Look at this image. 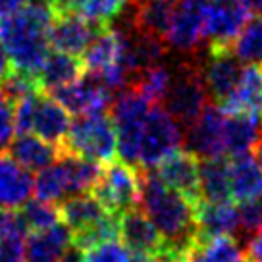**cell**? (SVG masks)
Wrapping results in <instances>:
<instances>
[{
	"label": "cell",
	"mask_w": 262,
	"mask_h": 262,
	"mask_svg": "<svg viewBox=\"0 0 262 262\" xmlns=\"http://www.w3.org/2000/svg\"><path fill=\"white\" fill-rule=\"evenodd\" d=\"M83 68L87 74L98 75L112 68H123L127 74V66L123 62V39L116 27H100L95 39L81 54Z\"/></svg>",
	"instance_id": "2e32d148"
},
{
	"label": "cell",
	"mask_w": 262,
	"mask_h": 262,
	"mask_svg": "<svg viewBox=\"0 0 262 262\" xmlns=\"http://www.w3.org/2000/svg\"><path fill=\"white\" fill-rule=\"evenodd\" d=\"M10 156L27 172H41L56 160L62 148L41 139L35 133H17V137L10 143Z\"/></svg>",
	"instance_id": "7402d4cb"
},
{
	"label": "cell",
	"mask_w": 262,
	"mask_h": 262,
	"mask_svg": "<svg viewBox=\"0 0 262 262\" xmlns=\"http://www.w3.org/2000/svg\"><path fill=\"white\" fill-rule=\"evenodd\" d=\"M102 166L81 156L60 152L54 162L37 173L33 183V193L39 201L64 203L66 199L83 193H91L97 185Z\"/></svg>",
	"instance_id": "7a4b0ae2"
},
{
	"label": "cell",
	"mask_w": 262,
	"mask_h": 262,
	"mask_svg": "<svg viewBox=\"0 0 262 262\" xmlns=\"http://www.w3.org/2000/svg\"><path fill=\"white\" fill-rule=\"evenodd\" d=\"M33 183L31 172L19 166L10 155L0 152V208H21L33 195Z\"/></svg>",
	"instance_id": "ffe728a7"
},
{
	"label": "cell",
	"mask_w": 262,
	"mask_h": 262,
	"mask_svg": "<svg viewBox=\"0 0 262 262\" xmlns=\"http://www.w3.org/2000/svg\"><path fill=\"white\" fill-rule=\"evenodd\" d=\"M129 249L122 241L106 239L83 249V262H127Z\"/></svg>",
	"instance_id": "836d02e7"
},
{
	"label": "cell",
	"mask_w": 262,
	"mask_h": 262,
	"mask_svg": "<svg viewBox=\"0 0 262 262\" xmlns=\"http://www.w3.org/2000/svg\"><path fill=\"white\" fill-rule=\"evenodd\" d=\"M83 74H85V68L79 58L60 52V50H52L49 52L39 72V85L42 91L49 93L58 87H64L68 83H74Z\"/></svg>",
	"instance_id": "4316f807"
},
{
	"label": "cell",
	"mask_w": 262,
	"mask_h": 262,
	"mask_svg": "<svg viewBox=\"0 0 262 262\" xmlns=\"http://www.w3.org/2000/svg\"><path fill=\"white\" fill-rule=\"evenodd\" d=\"M127 262H172L168 256L164 254H145V253H131L127 256Z\"/></svg>",
	"instance_id": "60d3db41"
},
{
	"label": "cell",
	"mask_w": 262,
	"mask_h": 262,
	"mask_svg": "<svg viewBox=\"0 0 262 262\" xmlns=\"http://www.w3.org/2000/svg\"><path fill=\"white\" fill-rule=\"evenodd\" d=\"M224 118L226 112L218 104L208 102L201 116L183 127L185 150L193 152L196 158H216L226 156L224 148Z\"/></svg>",
	"instance_id": "30bf717a"
},
{
	"label": "cell",
	"mask_w": 262,
	"mask_h": 262,
	"mask_svg": "<svg viewBox=\"0 0 262 262\" xmlns=\"http://www.w3.org/2000/svg\"><path fill=\"white\" fill-rule=\"evenodd\" d=\"M181 141L183 135L180 123L173 120V116L162 104H152L143 127L139 166L156 168L166 156H170L180 148Z\"/></svg>",
	"instance_id": "52a82bcc"
},
{
	"label": "cell",
	"mask_w": 262,
	"mask_h": 262,
	"mask_svg": "<svg viewBox=\"0 0 262 262\" xmlns=\"http://www.w3.org/2000/svg\"><path fill=\"white\" fill-rule=\"evenodd\" d=\"M205 56L206 52H203V49L196 50L191 56H181L180 62L172 68V79L166 91V97L160 102L183 127H187L193 120H196L210 102L203 79Z\"/></svg>",
	"instance_id": "3957f363"
},
{
	"label": "cell",
	"mask_w": 262,
	"mask_h": 262,
	"mask_svg": "<svg viewBox=\"0 0 262 262\" xmlns=\"http://www.w3.org/2000/svg\"><path fill=\"white\" fill-rule=\"evenodd\" d=\"M70 125H72L70 112L47 91H39L37 93V102H35L31 133L60 147L64 143L66 135H68Z\"/></svg>",
	"instance_id": "e0dca14e"
},
{
	"label": "cell",
	"mask_w": 262,
	"mask_h": 262,
	"mask_svg": "<svg viewBox=\"0 0 262 262\" xmlns=\"http://www.w3.org/2000/svg\"><path fill=\"white\" fill-rule=\"evenodd\" d=\"M262 133V118L253 114H226L224 118V148L226 155L237 156L251 152Z\"/></svg>",
	"instance_id": "d4e9b609"
},
{
	"label": "cell",
	"mask_w": 262,
	"mask_h": 262,
	"mask_svg": "<svg viewBox=\"0 0 262 262\" xmlns=\"http://www.w3.org/2000/svg\"><path fill=\"white\" fill-rule=\"evenodd\" d=\"M226 114H253L262 118V66H245L233 95L222 104Z\"/></svg>",
	"instance_id": "cb8c5ba5"
},
{
	"label": "cell",
	"mask_w": 262,
	"mask_h": 262,
	"mask_svg": "<svg viewBox=\"0 0 262 262\" xmlns=\"http://www.w3.org/2000/svg\"><path fill=\"white\" fill-rule=\"evenodd\" d=\"M24 222L19 218V214L6 210V208H0V239L14 235V233H25Z\"/></svg>",
	"instance_id": "8d00e7d4"
},
{
	"label": "cell",
	"mask_w": 262,
	"mask_h": 262,
	"mask_svg": "<svg viewBox=\"0 0 262 262\" xmlns=\"http://www.w3.org/2000/svg\"><path fill=\"white\" fill-rule=\"evenodd\" d=\"M14 131V100L0 83V152L10 147Z\"/></svg>",
	"instance_id": "e575fe53"
},
{
	"label": "cell",
	"mask_w": 262,
	"mask_h": 262,
	"mask_svg": "<svg viewBox=\"0 0 262 262\" xmlns=\"http://www.w3.org/2000/svg\"><path fill=\"white\" fill-rule=\"evenodd\" d=\"M247 262H262V256H256V258H247Z\"/></svg>",
	"instance_id": "ee69618b"
},
{
	"label": "cell",
	"mask_w": 262,
	"mask_h": 262,
	"mask_svg": "<svg viewBox=\"0 0 262 262\" xmlns=\"http://www.w3.org/2000/svg\"><path fill=\"white\" fill-rule=\"evenodd\" d=\"M239 241L247 245L262 229V195L245 203H239Z\"/></svg>",
	"instance_id": "d6a6232c"
},
{
	"label": "cell",
	"mask_w": 262,
	"mask_h": 262,
	"mask_svg": "<svg viewBox=\"0 0 262 262\" xmlns=\"http://www.w3.org/2000/svg\"><path fill=\"white\" fill-rule=\"evenodd\" d=\"M180 262H247V249L233 235L199 237Z\"/></svg>",
	"instance_id": "44dd1931"
},
{
	"label": "cell",
	"mask_w": 262,
	"mask_h": 262,
	"mask_svg": "<svg viewBox=\"0 0 262 262\" xmlns=\"http://www.w3.org/2000/svg\"><path fill=\"white\" fill-rule=\"evenodd\" d=\"M139 208L162 235L164 251L160 254L180 262L185 251L199 239L195 203L166 185L152 168H143Z\"/></svg>",
	"instance_id": "6da1fadb"
},
{
	"label": "cell",
	"mask_w": 262,
	"mask_h": 262,
	"mask_svg": "<svg viewBox=\"0 0 262 262\" xmlns=\"http://www.w3.org/2000/svg\"><path fill=\"white\" fill-rule=\"evenodd\" d=\"M93 195L114 214H123L139 206L141 195V170L127 162L104 164L100 170L97 185L93 187Z\"/></svg>",
	"instance_id": "8992f818"
},
{
	"label": "cell",
	"mask_w": 262,
	"mask_h": 262,
	"mask_svg": "<svg viewBox=\"0 0 262 262\" xmlns=\"http://www.w3.org/2000/svg\"><path fill=\"white\" fill-rule=\"evenodd\" d=\"M72 243V229L60 220L42 231L29 233L25 239V262H62Z\"/></svg>",
	"instance_id": "d6986e66"
},
{
	"label": "cell",
	"mask_w": 262,
	"mask_h": 262,
	"mask_svg": "<svg viewBox=\"0 0 262 262\" xmlns=\"http://www.w3.org/2000/svg\"><path fill=\"white\" fill-rule=\"evenodd\" d=\"M231 201L229 187V158L216 156L201 160V203Z\"/></svg>",
	"instance_id": "83f0119b"
},
{
	"label": "cell",
	"mask_w": 262,
	"mask_h": 262,
	"mask_svg": "<svg viewBox=\"0 0 262 262\" xmlns=\"http://www.w3.org/2000/svg\"><path fill=\"white\" fill-rule=\"evenodd\" d=\"M206 0H180L173 14L172 25L166 33V47L180 56H191L201 50L203 35V12Z\"/></svg>",
	"instance_id": "7c38bea8"
},
{
	"label": "cell",
	"mask_w": 262,
	"mask_h": 262,
	"mask_svg": "<svg viewBox=\"0 0 262 262\" xmlns=\"http://www.w3.org/2000/svg\"><path fill=\"white\" fill-rule=\"evenodd\" d=\"M243 66L229 47H208L203 60V79L210 102L222 106L237 87Z\"/></svg>",
	"instance_id": "9c48e42d"
},
{
	"label": "cell",
	"mask_w": 262,
	"mask_h": 262,
	"mask_svg": "<svg viewBox=\"0 0 262 262\" xmlns=\"http://www.w3.org/2000/svg\"><path fill=\"white\" fill-rule=\"evenodd\" d=\"M25 233L0 239V262H25Z\"/></svg>",
	"instance_id": "d590c367"
},
{
	"label": "cell",
	"mask_w": 262,
	"mask_h": 262,
	"mask_svg": "<svg viewBox=\"0 0 262 262\" xmlns=\"http://www.w3.org/2000/svg\"><path fill=\"white\" fill-rule=\"evenodd\" d=\"M83 0H50L52 8L56 14H66V12H75L81 6Z\"/></svg>",
	"instance_id": "f35d334b"
},
{
	"label": "cell",
	"mask_w": 262,
	"mask_h": 262,
	"mask_svg": "<svg viewBox=\"0 0 262 262\" xmlns=\"http://www.w3.org/2000/svg\"><path fill=\"white\" fill-rule=\"evenodd\" d=\"M178 2L180 0H129V4L125 6V21L137 31L164 41L172 25Z\"/></svg>",
	"instance_id": "9a60e30c"
},
{
	"label": "cell",
	"mask_w": 262,
	"mask_h": 262,
	"mask_svg": "<svg viewBox=\"0 0 262 262\" xmlns=\"http://www.w3.org/2000/svg\"><path fill=\"white\" fill-rule=\"evenodd\" d=\"M120 239L131 253L160 254L164 239L141 208H131L120 214Z\"/></svg>",
	"instance_id": "ac0fdd59"
},
{
	"label": "cell",
	"mask_w": 262,
	"mask_h": 262,
	"mask_svg": "<svg viewBox=\"0 0 262 262\" xmlns=\"http://www.w3.org/2000/svg\"><path fill=\"white\" fill-rule=\"evenodd\" d=\"M251 17L241 0H206L203 12L205 41L208 47H229Z\"/></svg>",
	"instance_id": "ba28073f"
},
{
	"label": "cell",
	"mask_w": 262,
	"mask_h": 262,
	"mask_svg": "<svg viewBox=\"0 0 262 262\" xmlns=\"http://www.w3.org/2000/svg\"><path fill=\"white\" fill-rule=\"evenodd\" d=\"M152 170L166 185L185 195L195 205L201 203V158L193 152L178 148Z\"/></svg>",
	"instance_id": "4fadbf2b"
},
{
	"label": "cell",
	"mask_w": 262,
	"mask_h": 262,
	"mask_svg": "<svg viewBox=\"0 0 262 262\" xmlns=\"http://www.w3.org/2000/svg\"><path fill=\"white\" fill-rule=\"evenodd\" d=\"M49 95H52L68 112L75 116L108 112L114 102V98H112L114 93L98 77L87 74V72L74 83H68L64 87L49 91Z\"/></svg>",
	"instance_id": "8fae6325"
},
{
	"label": "cell",
	"mask_w": 262,
	"mask_h": 262,
	"mask_svg": "<svg viewBox=\"0 0 262 262\" xmlns=\"http://www.w3.org/2000/svg\"><path fill=\"white\" fill-rule=\"evenodd\" d=\"M229 187L235 203H245L262 195V170L251 152L229 158Z\"/></svg>",
	"instance_id": "484cf974"
},
{
	"label": "cell",
	"mask_w": 262,
	"mask_h": 262,
	"mask_svg": "<svg viewBox=\"0 0 262 262\" xmlns=\"http://www.w3.org/2000/svg\"><path fill=\"white\" fill-rule=\"evenodd\" d=\"M196 228L199 237L214 235H237L239 208L231 201L222 203H199L196 205Z\"/></svg>",
	"instance_id": "603a6c76"
},
{
	"label": "cell",
	"mask_w": 262,
	"mask_h": 262,
	"mask_svg": "<svg viewBox=\"0 0 262 262\" xmlns=\"http://www.w3.org/2000/svg\"><path fill=\"white\" fill-rule=\"evenodd\" d=\"M251 152H253L254 160H256V164L260 166V170H262V133H260V137H258V141L254 143V147Z\"/></svg>",
	"instance_id": "7bdbcfd3"
},
{
	"label": "cell",
	"mask_w": 262,
	"mask_h": 262,
	"mask_svg": "<svg viewBox=\"0 0 262 262\" xmlns=\"http://www.w3.org/2000/svg\"><path fill=\"white\" fill-rule=\"evenodd\" d=\"M12 62H10V56L8 52H6V47H4V42L0 39V81H4L10 74H12Z\"/></svg>",
	"instance_id": "ab89813d"
},
{
	"label": "cell",
	"mask_w": 262,
	"mask_h": 262,
	"mask_svg": "<svg viewBox=\"0 0 262 262\" xmlns=\"http://www.w3.org/2000/svg\"><path fill=\"white\" fill-rule=\"evenodd\" d=\"M29 4V0H0V21L10 19Z\"/></svg>",
	"instance_id": "74e56055"
},
{
	"label": "cell",
	"mask_w": 262,
	"mask_h": 262,
	"mask_svg": "<svg viewBox=\"0 0 262 262\" xmlns=\"http://www.w3.org/2000/svg\"><path fill=\"white\" fill-rule=\"evenodd\" d=\"M19 218L24 222L25 229L33 233V231H42V229L54 226L62 220L60 218V208L47 203V201H27L21 208H19Z\"/></svg>",
	"instance_id": "4dcf8cb0"
},
{
	"label": "cell",
	"mask_w": 262,
	"mask_h": 262,
	"mask_svg": "<svg viewBox=\"0 0 262 262\" xmlns=\"http://www.w3.org/2000/svg\"><path fill=\"white\" fill-rule=\"evenodd\" d=\"M98 29L100 25L91 24L87 17H83L77 12L56 14L49 33L50 47L72 56H81L89 42L95 39Z\"/></svg>",
	"instance_id": "5bb4252c"
},
{
	"label": "cell",
	"mask_w": 262,
	"mask_h": 262,
	"mask_svg": "<svg viewBox=\"0 0 262 262\" xmlns=\"http://www.w3.org/2000/svg\"><path fill=\"white\" fill-rule=\"evenodd\" d=\"M172 79V68H166L164 64L152 66L133 75L127 83V87L139 91L145 98H148L152 104H160L166 97V91Z\"/></svg>",
	"instance_id": "f546056e"
},
{
	"label": "cell",
	"mask_w": 262,
	"mask_h": 262,
	"mask_svg": "<svg viewBox=\"0 0 262 262\" xmlns=\"http://www.w3.org/2000/svg\"><path fill=\"white\" fill-rule=\"evenodd\" d=\"M129 0H83L79 10L81 16L87 17L91 24L106 27L108 21H112L122 14Z\"/></svg>",
	"instance_id": "1f68e13d"
},
{
	"label": "cell",
	"mask_w": 262,
	"mask_h": 262,
	"mask_svg": "<svg viewBox=\"0 0 262 262\" xmlns=\"http://www.w3.org/2000/svg\"><path fill=\"white\" fill-rule=\"evenodd\" d=\"M241 64L262 66V16H253L229 45Z\"/></svg>",
	"instance_id": "f1b7e54d"
},
{
	"label": "cell",
	"mask_w": 262,
	"mask_h": 262,
	"mask_svg": "<svg viewBox=\"0 0 262 262\" xmlns=\"http://www.w3.org/2000/svg\"><path fill=\"white\" fill-rule=\"evenodd\" d=\"M62 262H83V249L81 247H77L75 243H72L70 249L66 251Z\"/></svg>",
	"instance_id": "b9f144b4"
},
{
	"label": "cell",
	"mask_w": 262,
	"mask_h": 262,
	"mask_svg": "<svg viewBox=\"0 0 262 262\" xmlns=\"http://www.w3.org/2000/svg\"><path fill=\"white\" fill-rule=\"evenodd\" d=\"M60 148L68 155L81 156L85 160L98 164L112 162L118 152L114 120L108 116V112L77 116L70 125Z\"/></svg>",
	"instance_id": "277c9868"
},
{
	"label": "cell",
	"mask_w": 262,
	"mask_h": 262,
	"mask_svg": "<svg viewBox=\"0 0 262 262\" xmlns=\"http://www.w3.org/2000/svg\"><path fill=\"white\" fill-rule=\"evenodd\" d=\"M150 106L152 102L131 87H125L110 106L118 137V155L131 166H139L141 137Z\"/></svg>",
	"instance_id": "5b68a950"
}]
</instances>
